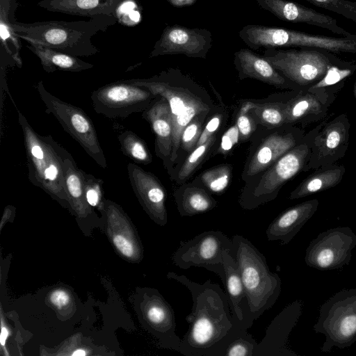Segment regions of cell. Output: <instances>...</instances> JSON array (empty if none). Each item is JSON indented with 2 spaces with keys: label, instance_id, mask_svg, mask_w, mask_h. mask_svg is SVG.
Here are the masks:
<instances>
[{
  "label": "cell",
  "instance_id": "obj_19",
  "mask_svg": "<svg viewBox=\"0 0 356 356\" xmlns=\"http://www.w3.org/2000/svg\"><path fill=\"white\" fill-rule=\"evenodd\" d=\"M259 7L268 10L276 17L293 23H305L330 31L343 37L353 34L337 24L335 19L312 8L289 0H255Z\"/></svg>",
  "mask_w": 356,
  "mask_h": 356
},
{
  "label": "cell",
  "instance_id": "obj_36",
  "mask_svg": "<svg viewBox=\"0 0 356 356\" xmlns=\"http://www.w3.org/2000/svg\"><path fill=\"white\" fill-rule=\"evenodd\" d=\"M252 106V99L243 100L240 104L236 119V124L239 132V141L245 142L249 140L257 131L258 124L250 113Z\"/></svg>",
  "mask_w": 356,
  "mask_h": 356
},
{
  "label": "cell",
  "instance_id": "obj_38",
  "mask_svg": "<svg viewBox=\"0 0 356 356\" xmlns=\"http://www.w3.org/2000/svg\"><path fill=\"white\" fill-rule=\"evenodd\" d=\"M310 3L338 13L356 24V1L348 0H306Z\"/></svg>",
  "mask_w": 356,
  "mask_h": 356
},
{
  "label": "cell",
  "instance_id": "obj_32",
  "mask_svg": "<svg viewBox=\"0 0 356 356\" xmlns=\"http://www.w3.org/2000/svg\"><path fill=\"white\" fill-rule=\"evenodd\" d=\"M122 154L138 164L148 165L152 156L146 143L131 131L126 130L118 136Z\"/></svg>",
  "mask_w": 356,
  "mask_h": 356
},
{
  "label": "cell",
  "instance_id": "obj_18",
  "mask_svg": "<svg viewBox=\"0 0 356 356\" xmlns=\"http://www.w3.org/2000/svg\"><path fill=\"white\" fill-rule=\"evenodd\" d=\"M127 172L131 187L144 209L156 223L166 225V191L160 180L135 163L127 165Z\"/></svg>",
  "mask_w": 356,
  "mask_h": 356
},
{
  "label": "cell",
  "instance_id": "obj_45",
  "mask_svg": "<svg viewBox=\"0 0 356 356\" xmlns=\"http://www.w3.org/2000/svg\"><path fill=\"white\" fill-rule=\"evenodd\" d=\"M9 334V332L6 327L1 324V343L2 346H4L6 339Z\"/></svg>",
  "mask_w": 356,
  "mask_h": 356
},
{
  "label": "cell",
  "instance_id": "obj_40",
  "mask_svg": "<svg viewBox=\"0 0 356 356\" xmlns=\"http://www.w3.org/2000/svg\"><path fill=\"white\" fill-rule=\"evenodd\" d=\"M225 113L222 109H220V108L209 116V120L203 128L201 136L197 143V146L204 143L211 137L216 136V133L222 125Z\"/></svg>",
  "mask_w": 356,
  "mask_h": 356
},
{
  "label": "cell",
  "instance_id": "obj_16",
  "mask_svg": "<svg viewBox=\"0 0 356 356\" xmlns=\"http://www.w3.org/2000/svg\"><path fill=\"white\" fill-rule=\"evenodd\" d=\"M211 42V33L206 29L188 28L177 24L167 26L149 57L184 54L190 58H206Z\"/></svg>",
  "mask_w": 356,
  "mask_h": 356
},
{
  "label": "cell",
  "instance_id": "obj_4",
  "mask_svg": "<svg viewBox=\"0 0 356 356\" xmlns=\"http://www.w3.org/2000/svg\"><path fill=\"white\" fill-rule=\"evenodd\" d=\"M234 258L238 266L248 302V324L252 326L277 300L282 282L270 270L265 256L246 238L235 234Z\"/></svg>",
  "mask_w": 356,
  "mask_h": 356
},
{
  "label": "cell",
  "instance_id": "obj_24",
  "mask_svg": "<svg viewBox=\"0 0 356 356\" xmlns=\"http://www.w3.org/2000/svg\"><path fill=\"white\" fill-rule=\"evenodd\" d=\"M136 0H42L38 6L50 12L88 17L110 15L118 18L121 6Z\"/></svg>",
  "mask_w": 356,
  "mask_h": 356
},
{
  "label": "cell",
  "instance_id": "obj_44",
  "mask_svg": "<svg viewBox=\"0 0 356 356\" xmlns=\"http://www.w3.org/2000/svg\"><path fill=\"white\" fill-rule=\"evenodd\" d=\"M197 0H167V1L175 8H183L193 5Z\"/></svg>",
  "mask_w": 356,
  "mask_h": 356
},
{
  "label": "cell",
  "instance_id": "obj_22",
  "mask_svg": "<svg viewBox=\"0 0 356 356\" xmlns=\"http://www.w3.org/2000/svg\"><path fill=\"white\" fill-rule=\"evenodd\" d=\"M142 117L149 123L155 134V153L163 161L169 175L172 149V122L169 104L158 95L149 106L142 112Z\"/></svg>",
  "mask_w": 356,
  "mask_h": 356
},
{
  "label": "cell",
  "instance_id": "obj_15",
  "mask_svg": "<svg viewBox=\"0 0 356 356\" xmlns=\"http://www.w3.org/2000/svg\"><path fill=\"white\" fill-rule=\"evenodd\" d=\"M343 87H309L296 91L286 104L285 124L304 127L323 120L337 94Z\"/></svg>",
  "mask_w": 356,
  "mask_h": 356
},
{
  "label": "cell",
  "instance_id": "obj_7",
  "mask_svg": "<svg viewBox=\"0 0 356 356\" xmlns=\"http://www.w3.org/2000/svg\"><path fill=\"white\" fill-rule=\"evenodd\" d=\"M263 57L301 89L316 84L333 66L345 61L332 52L313 48L266 49Z\"/></svg>",
  "mask_w": 356,
  "mask_h": 356
},
{
  "label": "cell",
  "instance_id": "obj_43",
  "mask_svg": "<svg viewBox=\"0 0 356 356\" xmlns=\"http://www.w3.org/2000/svg\"><path fill=\"white\" fill-rule=\"evenodd\" d=\"M50 301L57 308L60 309L69 303L70 296L63 290H55L50 295Z\"/></svg>",
  "mask_w": 356,
  "mask_h": 356
},
{
  "label": "cell",
  "instance_id": "obj_14",
  "mask_svg": "<svg viewBox=\"0 0 356 356\" xmlns=\"http://www.w3.org/2000/svg\"><path fill=\"white\" fill-rule=\"evenodd\" d=\"M350 123L346 113L332 119H326L315 136L311 147V155L303 172L336 163L348 149Z\"/></svg>",
  "mask_w": 356,
  "mask_h": 356
},
{
  "label": "cell",
  "instance_id": "obj_17",
  "mask_svg": "<svg viewBox=\"0 0 356 356\" xmlns=\"http://www.w3.org/2000/svg\"><path fill=\"white\" fill-rule=\"evenodd\" d=\"M303 303L296 300L286 305L270 322L262 340L257 343L254 356H297L288 347L289 336L297 324Z\"/></svg>",
  "mask_w": 356,
  "mask_h": 356
},
{
  "label": "cell",
  "instance_id": "obj_25",
  "mask_svg": "<svg viewBox=\"0 0 356 356\" xmlns=\"http://www.w3.org/2000/svg\"><path fill=\"white\" fill-rule=\"evenodd\" d=\"M225 279L222 281L229 296L231 312L234 320L245 329L248 324V302L240 270L236 259L228 250L222 252Z\"/></svg>",
  "mask_w": 356,
  "mask_h": 356
},
{
  "label": "cell",
  "instance_id": "obj_9",
  "mask_svg": "<svg viewBox=\"0 0 356 356\" xmlns=\"http://www.w3.org/2000/svg\"><path fill=\"white\" fill-rule=\"evenodd\" d=\"M37 90L46 107L45 113L52 114L64 130L95 162L106 169L108 166L106 159L90 117L81 108L65 102L48 92L42 81L38 83Z\"/></svg>",
  "mask_w": 356,
  "mask_h": 356
},
{
  "label": "cell",
  "instance_id": "obj_10",
  "mask_svg": "<svg viewBox=\"0 0 356 356\" xmlns=\"http://www.w3.org/2000/svg\"><path fill=\"white\" fill-rule=\"evenodd\" d=\"M306 131L298 126L284 124L254 134L241 173L245 184L259 176L281 156L301 142Z\"/></svg>",
  "mask_w": 356,
  "mask_h": 356
},
{
  "label": "cell",
  "instance_id": "obj_2",
  "mask_svg": "<svg viewBox=\"0 0 356 356\" xmlns=\"http://www.w3.org/2000/svg\"><path fill=\"white\" fill-rule=\"evenodd\" d=\"M130 81L165 98L172 122V149L170 157L171 179L180 161V138L185 127L197 115L210 116L218 108L207 91L179 69L168 68L147 79Z\"/></svg>",
  "mask_w": 356,
  "mask_h": 356
},
{
  "label": "cell",
  "instance_id": "obj_46",
  "mask_svg": "<svg viewBox=\"0 0 356 356\" xmlns=\"http://www.w3.org/2000/svg\"><path fill=\"white\" fill-rule=\"evenodd\" d=\"M86 355V353L84 350H76L73 353L72 355L74 356H85Z\"/></svg>",
  "mask_w": 356,
  "mask_h": 356
},
{
  "label": "cell",
  "instance_id": "obj_5",
  "mask_svg": "<svg viewBox=\"0 0 356 356\" xmlns=\"http://www.w3.org/2000/svg\"><path fill=\"white\" fill-rule=\"evenodd\" d=\"M30 182L61 202H69L65 189L63 161L69 153L51 135L41 136L17 110Z\"/></svg>",
  "mask_w": 356,
  "mask_h": 356
},
{
  "label": "cell",
  "instance_id": "obj_35",
  "mask_svg": "<svg viewBox=\"0 0 356 356\" xmlns=\"http://www.w3.org/2000/svg\"><path fill=\"white\" fill-rule=\"evenodd\" d=\"M207 115L195 116L183 129L180 138V161L197 146Z\"/></svg>",
  "mask_w": 356,
  "mask_h": 356
},
{
  "label": "cell",
  "instance_id": "obj_28",
  "mask_svg": "<svg viewBox=\"0 0 356 356\" xmlns=\"http://www.w3.org/2000/svg\"><path fill=\"white\" fill-rule=\"evenodd\" d=\"M314 170L291 192L289 200L302 198L335 187L341 181L346 168L334 163Z\"/></svg>",
  "mask_w": 356,
  "mask_h": 356
},
{
  "label": "cell",
  "instance_id": "obj_29",
  "mask_svg": "<svg viewBox=\"0 0 356 356\" xmlns=\"http://www.w3.org/2000/svg\"><path fill=\"white\" fill-rule=\"evenodd\" d=\"M26 47L40 59L43 70L48 73L56 70L79 72L94 67L77 56L52 48L31 43Z\"/></svg>",
  "mask_w": 356,
  "mask_h": 356
},
{
  "label": "cell",
  "instance_id": "obj_26",
  "mask_svg": "<svg viewBox=\"0 0 356 356\" xmlns=\"http://www.w3.org/2000/svg\"><path fill=\"white\" fill-rule=\"evenodd\" d=\"M175 200L179 215L193 216L213 209L217 201L201 184L193 181L182 184L174 193Z\"/></svg>",
  "mask_w": 356,
  "mask_h": 356
},
{
  "label": "cell",
  "instance_id": "obj_3",
  "mask_svg": "<svg viewBox=\"0 0 356 356\" xmlns=\"http://www.w3.org/2000/svg\"><path fill=\"white\" fill-rule=\"evenodd\" d=\"M118 18L101 15L89 21H42L24 23L10 19L15 34L28 43L52 48L75 56H90L99 52L91 41L98 32H104Z\"/></svg>",
  "mask_w": 356,
  "mask_h": 356
},
{
  "label": "cell",
  "instance_id": "obj_1",
  "mask_svg": "<svg viewBox=\"0 0 356 356\" xmlns=\"http://www.w3.org/2000/svg\"><path fill=\"white\" fill-rule=\"evenodd\" d=\"M167 277L185 286L193 300L191 312L185 318L188 330L179 353L185 356H225L228 345L245 329L233 318L227 293L210 280L197 283L174 272Z\"/></svg>",
  "mask_w": 356,
  "mask_h": 356
},
{
  "label": "cell",
  "instance_id": "obj_34",
  "mask_svg": "<svg viewBox=\"0 0 356 356\" xmlns=\"http://www.w3.org/2000/svg\"><path fill=\"white\" fill-rule=\"evenodd\" d=\"M216 143V136H214L204 143L197 146L179 165L172 179L178 184H184L201 164Z\"/></svg>",
  "mask_w": 356,
  "mask_h": 356
},
{
  "label": "cell",
  "instance_id": "obj_23",
  "mask_svg": "<svg viewBox=\"0 0 356 356\" xmlns=\"http://www.w3.org/2000/svg\"><path fill=\"white\" fill-rule=\"evenodd\" d=\"M317 199L309 200L289 207L279 214L266 231L268 241L288 244L317 211Z\"/></svg>",
  "mask_w": 356,
  "mask_h": 356
},
{
  "label": "cell",
  "instance_id": "obj_37",
  "mask_svg": "<svg viewBox=\"0 0 356 356\" xmlns=\"http://www.w3.org/2000/svg\"><path fill=\"white\" fill-rule=\"evenodd\" d=\"M257 343L248 330H243L228 345L225 356H254Z\"/></svg>",
  "mask_w": 356,
  "mask_h": 356
},
{
  "label": "cell",
  "instance_id": "obj_12",
  "mask_svg": "<svg viewBox=\"0 0 356 356\" xmlns=\"http://www.w3.org/2000/svg\"><path fill=\"white\" fill-rule=\"evenodd\" d=\"M158 95L130 79L113 82L94 90V111L108 118H125L147 109Z\"/></svg>",
  "mask_w": 356,
  "mask_h": 356
},
{
  "label": "cell",
  "instance_id": "obj_6",
  "mask_svg": "<svg viewBox=\"0 0 356 356\" xmlns=\"http://www.w3.org/2000/svg\"><path fill=\"white\" fill-rule=\"evenodd\" d=\"M326 119L307 132L300 143L254 179L241 191L238 203L243 209L252 210L275 200L284 185L303 172L311 155L314 138Z\"/></svg>",
  "mask_w": 356,
  "mask_h": 356
},
{
  "label": "cell",
  "instance_id": "obj_30",
  "mask_svg": "<svg viewBox=\"0 0 356 356\" xmlns=\"http://www.w3.org/2000/svg\"><path fill=\"white\" fill-rule=\"evenodd\" d=\"M84 173L68 153L63 161L65 189L69 203L78 211H85L89 205L85 196Z\"/></svg>",
  "mask_w": 356,
  "mask_h": 356
},
{
  "label": "cell",
  "instance_id": "obj_42",
  "mask_svg": "<svg viewBox=\"0 0 356 356\" xmlns=\"http://www.w3.org/2000/svg\"><path fill=\"white\" fill-rule=\"evenodd\" d=\"M113 241L117 249L125 257H132L136 253V249L131 241L122 235L117 234L113 238Z\"/></svg>",
  "mask_w": 356,
  "mask_h": 356
},
{
  "label": "cell",
  "instance_id": "obj_39",
  "mask_svg": "<svg viewBox=\"0 0 356 356\" xmlns=\"http://www.w3.org/2000/svg\"><path fill=\"white\" fill-rule=\"evenodd\" d=\"M104 181L92 175L84 173V191L89 205L96 207L100 204Z\"/></svg>",
  "mask_w": 356,
  "mask_h": 356
},
{
  "label": "cell",
  "instance_id": "obj_8",
  "mask_svg": "<svg viewBox=\"0 0 356 356\" xmlns=\"http://www.w3.org/2000/svg\"><path fill=\"white\" fill-rule=\"evenodd\" d=\"M313 328L325 337L322 353L352 346L356 341V289H343L323 303Z\"/></svg>",
  "mask_w": 356,
  "mask_h": 356
},
{
  "label": "cell",
  "instance_id": "obj_31",
  "mask_svg": "<svg viewBox=\"0 0 356 356\" xmlns=\"http://www.w3.org/2000/svg\"><path fill=\"white\" fill-rule=\"evenodd\" d=\"M16 3L15 0H0V35L2 46L6 51L15 60L19 67L22 62L19 50L21 48L19 38L13 32L10 17L13 16Z\"/></svg>",
  "mask_w": 356,
  "mask_h": 356
},
{
  "label": "cell",
  "instance_id": "obj_21",
  "mask_svg": "<svg viewBox=\"0 0 356 356\" xmlns=\"http://www.w3.org/2000/svg\"><path fill=\"white\" fill-rule=\"evenodd\" d=\"M234 63L241 80L250 78L282 90H303L285 78L263 56L249 49L236 51Z\"/></svg>",
  "mask_w": 356,
  "mask_h": 356
},
{
  "label": "cell",
  "instance_id": "obj_20",
  "mask_svg": "<svg viewBox=\"0 0 356 356\" xmlns=\"http://www.w3.org/2000/svg\"><path fill=\"white\" fill-rule=\"evenodd\" d=\"M143 309L144 318L163 347L179 352L181 339L176 334L175 311L156 291L149 293Z\"/></svg>",
  "mask_w": 356,
  "mask_h": 356
},
{
  "label": "cell",
  "instance_id": "obj_13",
  "mask_svg": "<svg viewBox=\"0 0 356 356\" xmlns=\"http://www.w3.org/2000/svg\"><path fill=\"white\" fill-rule=\"evenodd\" d=\"M355 246L356 234L351 228H330L310 242L305 261L309 267L320 270L339 269L349 264Z\"/></svg>",
  "mask_w": 356,
  "mask_h": 356
},
{
  "label": "cell",
  "instance_id": "obj_33",
  "mask_svg": "<svg viewBox=\"0 0 356 356\" xmlns=\"http://www.w3.org/2000/svg\"><path fill=\"white\" fill-rule=\"evenodd\" d=\"M232 177V166L223 164L207 170L194 181L204 186L210 193L220 195L229 186Z\"/></svg>",
  "mask_w": 356,
  "mask_h": 356
},
{
  "label": "cell",
  "instance_id": "obj_27",
  "mask_svg": "<svg viewBox=\"0 0 356 356\" xmlns=\"http://www.w3.org/2000/svg\"><path fill=\"white\" fill-rule=\"evenodd\" d=\"M298 90L273 94L266 99L253 101L250 113L258 125L270 129L285 124V108L288 99Z\"/></svg>",
  "mask_w": 356,
  "mask_h": 356
},
{
  "label": "cell",
  "instance_id": "obj_11",
  "mask_svg": "<svg viewBox=\"0 0 356 356\" xmlns=\"http://www.w3.org/2000/svg\"><path fill=\"white\" fill-rule=\"evenodd\" d=\"M229 250L234 257L232 238L220 231H206L193 238L181 241L172 254L173 263L181 269L191 267L206 268L217 274L222 282L225 279L222 252Z\"/></svg>",
  "mask_w": 356,
  "mask_h": 356
},
{
  "label": "cell",
  "instance_id": "obj_41",
  "mask_svg": "<svg viewBox=\"0 0 356 356\" xmlns=\"http://www.w3.org/2000/svg\"><path fill=\"white\" fill-rule=\"evenodd\" d=\"M239 140V132L237 126L235 124L229 127L222 135L219 147L216 153L227 154Z\"/></svg>",
  "mask_w": 356,
  "mask_h": 356
},
{
  "label": "cell",
  "instance_id": "obj_47",
  "mask_svg": "<svg viewBox=\"0 0 356 356\" xmlns=\"http://www.w3.org/2000/svg\"><path fill=\"white\" fill-rule=\"evenodd\" d=\"M353 90H354V95H355V97L356 99V81L355 82V84H354Z\"/></svg>",
  "mask_w": 356,
  "mask_h": 356
}]
</instances>
